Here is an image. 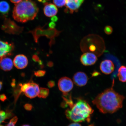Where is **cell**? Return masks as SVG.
I'll return each mask as SVG.
<instances>
[{"label": "cell", "mask_w": 126, "mask_h": 126, "mask_svg": "<svg viewBox=\"0 0 126 126\" xmlns=\"http://www.w3.org/2000/svg\"><path fill=\"white\" fill-rule=\"evenodd\" d=\"M64 100L70 107L65 111L68 119L75 122L90 121L91 115L94 110L85 101L79 99L74 104L70 97Z\"/></svg>", "instance_id": "obj_2"}, {"label": "cell", "mask_w": 126, "mask_h": 126, "mask_svg": "<svg viewBox=\"0 0 126 126\" xmlns=\"http://www.w3.org/2000/svg\"><path fill=\"white\" fill-rule=\"evenodd\" d=\"M47 65L48 67H53V63L52 61H49L47 63Z\"/></svg>", "instance_id": "obj_29"}, {"label": "cell", "mask_w": 126, "mask_h": 126, "mask_svg": "<svg viewBox=\"0 0 126 126\" xmlns=\"http://www.w3.org/2000/svg\"><path fill=\"white\" fill-rule=\"evenodd\" d=\"M114 82V80L111 87L99 94L92 102L99 111L103 114L114 113L123 106L125 97L113 89Z\"/></svg>", "instance_id": "obj_1"}, {"label": "cell", "mask_w": 126, "mask_h": 126, "mask_svg": "<svg viewBox=\"0 0 126 126\" xmlns=\"http://www.w3.org/2000/svg\"><path fill=\"white\" fill-rule=\"evenodd\" d=\"M49 93V90L46 88H40L38 96L40 98H46Z\"/></svg>", "instance_id": "obj_17"}, {"label": "cell", "mask_w": 126, "mask_h": 126, "mask_svg": "<svg viewBox=\"0 0 126 126\" xmlns=\"http://www.w3.org/2000/svg\"><path fill=\"white\" fill-rule=\"evenodd\" d=\"M33 60L35 62H38L39 64L40 65H42V61L40 60L38 56L36 55H34L32 57Z\"/></svg>", "instance_id": "obj_23"}, {"label": "cell", "mask_w": 126, "mask_h": 126, "mask_svg": "<svg viewBox=\"0 0 126 126\" xmlns=\"http://www.w3.org/2000/svg\"><path fill=\"white\" fill-rule=\"evenodd\" d=\"M1 29L6 33L10 34L18 35L22 32L23 27L18 26L10 19L5 18Z\"/></svg>", "instance_id": "obj_4"}, {"label": "cell", "mask_w": 126, "mask_h": 126, "mask_svg": "<svg viewBox=\"0 0 126 126\" xmlns=\"http://www.w3.org/2000/svg\"><path fill=\"white\" fill-rule=\"evenodd\" d=\"M53 2L57 7H62L65 5L66 0H53Z\"/></svg>", "instance_id": "obj_19"}, {"label": "cell", "mask_w": 126, "mask_h": 126, "mask_svg": "<svg viewBox=\"0 0 126 126\" xmlns=\"http://www.w3.org/2000/svg\"><path fill=\"white\" fill-rule=\"evenodd\" d=\"M55 85V81H50L47 83V85L49 87L51 88L54 87Z\"/></svg>", "instance_id": "obj_24"}, {"label": "cell", "mask_w": 126, "mask_h": 126, "mask_svg": "<svg viewBox=\"0 0 126 126\" xmlns=\"http://www.w3.org/2000/svg\"></svg>", "instance_id": "obj_35"}, {"label": "cell", "mask_w": 126, "mask_h": 126, "mask_svg": "<svg viewBox=\"0 0 126 126\" xmlns=\"http://www.w3.org/2000/svg\"><path fill=\"white\" fill-rule=\"evenodd\" d=\"M13 62L7 56L0 57V67L1 70L8 71L12 70L13 67Z\"/></svg>", "instance_id": "obj_13"}, {"label": "cell", "mask_w": 126, "mask_h": 126, "mask_svg": "<svg viewBox=\"0 0 126 126\" xmlns=\"http://www.w3.org/2000/svg\"><path fill=\"white\" fill-rule=\"evenodd\" d=\"M7 97L4 94H0V100L2 101H4L7 99Z\"/></svg>", "instance_id": "obj_26"}, {"label": "cell", "mask_w": 126, "mask_h": 126, "mask_svg": "<svg viewBox=\"0 0 126 126\" xmlns=\"http://www.w3.org/2000/svg\"><path fill=\"white\" fill-rule=\"evenodd\" d=\"M40 88L39 85L33 81H30V84L24 92L27 97L30 98H35L38 95Z\"/></svg>", "instance_id": "obj_11"}, {"label": "cell", "mask_w": 126, "mask_h": 126, "mask_svg": "<svg viewBox=\"0 0 126 126\" xmlns=\"http://www.w3.org/2000/svg\"><path fill=\"white\" fill-rule=\"evenodd\" d=\"M10 8V6L7 1H0V16L5 18L8 14Z\"/></svg>", "instance_id": "obj_15"}, {"label": "cell", "mask_w": 126, "mask_h": 126, "mask_svg": "<svg viewBox=\"0 0 126 126\" xmlns=\"http://www.w3.org/2000/svg\"><path fill=\"white\" fill-rule=\"evenodd\" d=\"M11 2L17 4L21 1L22 0H10Z\"/></svg>", "instance_id": "obj_27"}, {"label": "cell", "mask_w": 126, "mask_h": 126, "mask_svg": "<svg viewBox=\"0 0 126 126\" xmlns=\"http://www.w3.org/2000/svg\"><path fill=\"white\" fill-rule=\"evenodd\" d=\"M13 62L15 66L19 69L25 68L28 64L27 58L23 54L17 55L14 58Z\"/></svg>", "instance_id": "obj_12"}, {"label": "cell", "mask_w": 126, "mask_h": 126, "mask_svg": "<svg viewBox=\"0 0 126 126\" xmlns=\"http://www.w3.org/2000/svg\"><path fill=\"white\" fill-rule=\"evenodd\" d=\"M68 126H81L80 124L77 122L73 123L69 125Z\"/></svg>", "instance_id": "obj_28"}, {"label": "cell", "mask_w": 126, "mask_h": 126, "mask_svg": "<svg viewBox=\"0 0 126 126\" xmlns=\"http://www.w3.org/2000/svg\"><path fill=\"white\" fill-rule=\"evenodd\" d=\"M2 81H0V91L1 90V88L2 87Z\"/></svg>", "instance_id": "obj_32"}, {"label": "cell", "mask_w": 126, "mask_h": 126, "mask_svg": "<svg viewBox=\"0 0 126 126\" xmlns=\"http://www.w3.org/2000/svg\"><path fill=\"white\" fill-rule=\"evenodd\" d=\"M22 126H30L29 125H23Z\"/></svg>", "instance_id": "obj_33"}, {"label": "cell", "mask_w": 126, "mask_h": 126, "mask_svg": "<svg viewBox=\"0 0 126 126\" xmlns=\"http://www.w3.org/2000/svg\"><path fill=\"white\" fill-rule=\"evenodd\" d=\"M85 0H66V12L72 14L77 12Z\"/></svg>", "instance_id": "obj_6"}, {"label": "cell", "mask_w": 126, "mask_h": 126, "mask_svg": "<svg viewBox=\"0 0 126 126\" xmlns=\"http://www.w3.org/2000/svg\"><path fill=\"white\" fill-rule=\"evenodd\" d=\"M99 75L98 72H94L92 74V77H94L97 76Z\"/></svg>", "instance_id": "obj_30"}, {"label": "cell", "mask_w": 126, "mask_h": 126, "mask_svg": "<svg viewBox=\"0 0 126 126\" xmlns=\"http://www.w3.org/2000/svg\"><path fill=\"white\" fill-rule=\"evenodd\" d=\"M12 115L10 112L0 111V124L4 122L6 119H8Z\"/></svg>", "instance_id": "obj_18"}, {"label": "cell", "mask_w": 126, "mask_h": 126, "mask_svg": "<svg viewBox=\"0 0 126 126\" xmlns=\"http://www.w3.org/2000/svg\"><path fill=\"white\" fill-rule=\"evenodd\" d=\"M15 80H13L12 81V82L11 83L12 86L13 87H14L15 86Z\"/></svg>", "instance_id": "obj_31"}, {"label": "cell", "mask_w": 126, "mask_h": 126, "mask_svg": "<svg viewBox=\"0 0 126 126\" xmlns=\"http://www.w3.org/2000/svg\"><path fill=\"white\" fill-rule=\"evenodd\" d=\"M46 72L44 70H39L34 72V75L37 77H42L45 76Z\"/></svg>", "instance_id": "obj_20"}, {"label": "cell", "mask_w": 126, "mask_h": 126, "mask_svg": "<svg viewBox=\"0 0 126 126\" xmlns=\"http://www.w3.org/2000/svg\"><path fill=\"white\" fill-rule=\"evenodd\" d=\"M18 118L16 116L14 117L11 120L10 122L6 126H15V125L18 121Z\"/></svg>", "instance_id": "obj_22"}, {"label": "cell", "mask_w": 126, "mask_h": 126, "mask_svg": "<svg viewBox=\"0 0 126 126\" xmlns=\"http://www.w3.org/2000/svg\"><path fill=\"white\" fill-rule=\"evenodd\" d=\"M88 80L87 75L83 72H77L73 76L74 83L78 86L81 87L85 85L88 82Z\"/></svg>", "instance_id": "obj_9"}, {"label": "cell", "mask_w": 126, "mask_h": 126, "mask_svg": "<svg viewBox=\"0 0 126 126\" xmlns=\"http://www.w3.org/2000/svg\"><path fill=\"white\" fill-rule=\"evenodd\" d=\"M14 44L0 40V57L10 56L14 49Z\"/></svg>", "instance_id": "obj_8"}, {"label": "cell", "mask_w": 126, "mask_h": 126, "mask_svg": "<svg viewBox=\"0 0 126 126\" xmlns=\"http://www.w3.org/2000/svg\"><path fill=\"white\" fill-rule=\"evenodd\" d=\"M58 86L60 90L63 93V95H66L73 89V82L68 77H62L58 81Z\"/></svg>", "instance_id": "obj_5"}, {"label": "cell", "mask_w": 126, "mask_h": 126, "mask_svg": "<svg viewBox=\"0 0 126 126\" xmlns=\"http://www.w3.org/2000/svg\"><path fill=\"white\" fill-rule=\"evenodd\" d=\"M44 12L45 15L47 17H53L57 14L58 9L54 4L46 3L45 4Z\"/></svg>", "instance_id": "obj_14"}, {"label": "cell", "mask_w": 126, "mask_h": 126, "mask_svg": "<svg viewBox=\"0 0 126 126\" xmlns=\"http://www.w3.org/2000/svg\"><path fill=\"white\" fill-rule=\"evenodd\" d=\"M100 68L102 73L109 75L114 71L115 66L112 61L109 60H105L100 63Z\"/></svg>", "instance_id": "obj_10"}, {"label": "cell", "mask_w": 126, "mask_h": 126, "mask_svg": "<svg viewBox=\"0 0 126 126\" xmlns=\"http://www.w3.org/2000/svg\"><path fill=\"white\" fill-rule=\"evenodd\" d=\"M0 126H3L2 125H0Z\"/></svg>", "instance_id": "obj_34"}, {"label": "cell", "mask_w": 126, "mask_h": 126, "mask_svg": "<svg viewBox=\"0 0 126 126\" xmlns=\"http://www.w3.org/2000/svg\"><path fill=\"white\" fill-rule=\"evenodd\" d=\"M24 107L25 109L28 110V111L31 110L32 108V106L31 105L29 104H26L24 105Z\"/></svg>", "instance_id": "obj_25"}, {"label": "cell", "mask_w": 126, "mask_h": 126, "mask_svg": "<svg viewBox=\"0 0 126 126\" xmlns=\"http://www.w3.org/2000/svg\"><path fill=\"white\" fill-rule=\"evenodd\" d=\"M117 76L120 81L126 82V66H122L118 70Z\"/></svg>", "instance_id": "obj_16"}, {"label": "cell", "mask_w": 126, "mask_h": 126, "mask_svg": "<svg viewBox=\"0 0 126 126\" xmlns=\"http://www.w3.org/2000/svg\"><path fill=\"white\" fill-rule=\"evenodd\" d=\"M104 30L105 33L108 35H110L112 33L113 29L111 26H107L105 27Z\"/></svg>", "instance_id": "obj_21"}, {"label": "cell", "mask_w": 126, "mask_h": 126, "mask_svg": "<svg viewBox=\"0 0 126 126\" xmlns=\"http://www.w3.org/2000/svg\"><path fill=\"white\" fill-rule=\"evenodd\" d=\"M97 60L96 55L90 52L84 53L80 58V61L82 64L86 66L94 65L97 62Z\"/></svg>", "instance_id": "obj_7"}, {"label": "cell", "mask_w": 126, "mask_h": 126, "mask_svg": "<svg viewBox=\"0 0 126 126\" xmlns=\"http://www.w3.org/2000/svg\"><path fill=\"white\" fill-rule=\"evenodd\" d=\"M39 11V8L35 1L32 0H22L15 5L13 17L17 22L25 23L34 20Z\"/></svg>", "instance_id": "obj_3"}]
</instances>
